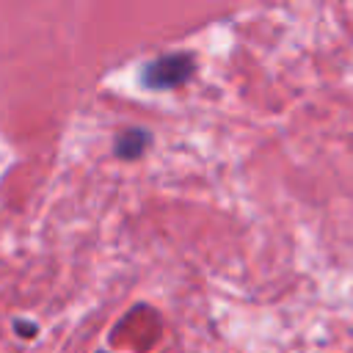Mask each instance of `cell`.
I'll list each match as a JSON object with an SVG mask.
<instances>
[{
	"mask_svg": "<svg viewBox=\"0 0 353 353\" xmlns=\"http://www.w3.org/2000/svg\"><path fill=\"white\" fill-rule=\"evenodd\" d=\"M193 74H196V58L190 52H165L143 63L141 85L149 91H171L185 85Z\"/></svg>",
	"mask_w": 353,
	"mask_h": 353,
	"instance_id": "6da1fadb",
	"label": "cell"
},
{
	"mask_svg": "<svg viewBox=\"0 0 353 353\" xmlns=\"http://www.w3.org/2000/svg\"><path fill=\"white\" fill-rule=\"evenodd\" d=\"M14 325H17V334H19V336H33V334H36V325H28V323L22 325V320H17Z\"/></svg>",
	"mask_w": 353,
	"mask_h": 353,
	"instance_id": "3957f363",
	"label": "cell"
},
{
	"mask_svg": "<svg viewBox=\"0 0 353 353\" xmlns=\"http://www.w3.org/2000/svg\"><path fill=\"white\" fill-rule=\"evenodd\" d=\"M149 143H152V135L143 127H132V130L119 132L113 149H116V157H121V160H138L149 149Z\"/></svg>",
	"mask_w": 353,
	"mask_h": 353,
	"instance_id": "7a4b0ae2",
	"label": "cell"
},
{
	"mask_svg": "<svg viewBox=\"0 0 353 353\" xmlns=\"http://www.w3.org/2000/svg\"><path fill=\"white\" fill-rule=\"evenodd\" d=\"M97 353H108V350H97Z\"/></svg>",
	"mask_w": 353,
	"mask_h": 353,
	"instance_id": "277c9868",
	"label": "cell"
}]
</instances>
